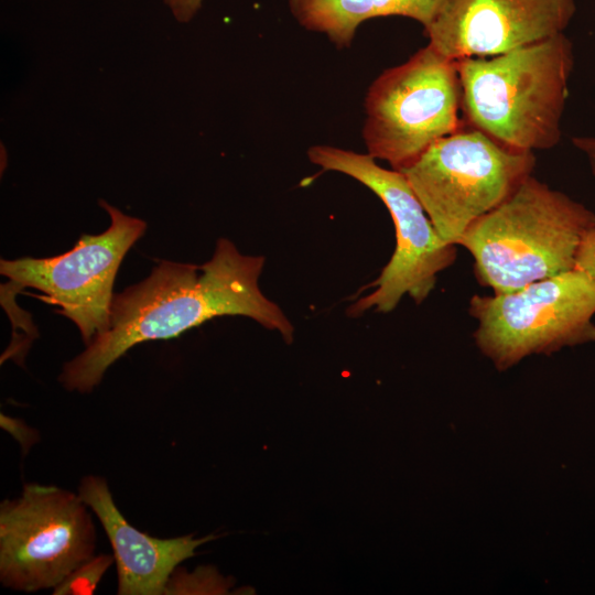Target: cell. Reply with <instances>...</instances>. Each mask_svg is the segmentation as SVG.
Wrapping results in <instances>:
<instances>
[{
  "instance_id": "obj_6",
  "label": "cell",
  "mask_w": 595,
  "mask_h": 595,
  "mask_svg": "<svg viewBox=\"0 0 595 595\" xmlns=\"http://www.w3.org/2000/svg\"><path fill=\"white\" fill-rule=\"evenodd\" d=\"M468 313L476 346L505 371L530 355L595 342V280L575 268L512 292L475 294Z\"/></svg>"
},
{
  "instance_id": "obj_14",
  "label": "cell",
  "mask_w": 595,
  "mask_h": 595,
  "mask_svg": "<svg viewBox=\"0 0 595 595\" xmlns=\"http://www.w3.org/2000/svg\"><path fill=\"white\" fill-rule=\"evenodd\" d=\"M229 584L218 574L202 569L191 574L184 570H176L171 574L164 594H202V593H225Z\"/></svg>"
},
{
  "instance_id": "obj_8",
  "label": "cell",
  "mask_w": 595,
  "mask_h": 595,
  "mask_svg": "<svg viewBox=\"0 0 595 595\" xmlns=\"http://www.w3.org/2000/svg\"><path fill=\"white\" fill-rule=\"evenodd\" d=\"M110 225L101 234L82 235L74 247L55 257L0 261V273L9 279L1 284V304L24 288L58 306L56 313L69 318L79 329L85 346L110 325L113 282L121 261L143 236L147 223L128 216L105 201Z\"/></svg>"
},
{
  "instance_id": "obj_9",
  "label": "cell",
  "mask_w": 595,
  "mask_h": 595,
  "mask_svg": "<svg viewBox=\"0 0 595 595\" xmlns=\"http://www.w3.org/2000/svg\"><path fill=\"white\" fill-rule=\"evenodd\" d=\"M80 496L53 485L25 484L0 504V582L13 591L57 586L94 556L96 530Z\"/></svg>"
},
{
  "instance_id": "obj_3",
  "label": "cell",
  "mask_w": 595,
  "mask_h": 595,
  "mask_svg": "<svg viewBox=\"0 0 595 595\" xmlns=\"http://www.w3.org/2000/svg\"><path fill=\"white\" fill-rule=\"evenodd\" d=\"M593 228L595 212L530 175L474 221L458 246L473 257L477 281L501 294L575 269Z\"/></svg>"
},
{
  "instance_id": "obj_5",
  "label": "cell",
  "mask_w": 595,
  "mask_h": 595,
  "mask_svg": "<svg viewBox=\"0 0 595 595\" xmlns=\"http://www.w3.org/2000/svg\"><path fill=\"white\" fill-rule=\"evenodd\" d=\"M534 166L533 152L463 125L401 172L441 238L458 246L469 226L510 196Z\"/></svg>"
},
{
  "instance_id": "obj_11",
  "label": "cell",
  "mask_w": 595,
  "mask_h": 595,
  "mask_svg": "<svg viewBox=\"0 0 595 595\" xmlns=\"http://www.w3.org/2000/svg\"><path fill=\"white\" fill-rule=\"evenodd\" d=\"M78 495L97 516L111 543L118 572L119 595H161L177 565L215 539L192 534L159 539L132 527L117 508L106 480L86 476Z\"/></svg>"
},
{
  "instance_id": "obj_7",
  "label": "cell",
  "mask_w": 595,
  "mask_h": 595,
  "mask_svg": "<svg viewBox=\"0 0 595 595\" xmlns=\"http://www.w3.org/2000/svg\"><path fill=\"white\" fill-rule=\"evenodd\" d=\"M309 160L325 171L343 173L374 192L387 207L396 230V248L371 291L353 303L347 313L358 316L368 310L393 311L404 295L422 303L435 286L437 274L456 259V246L445 242L405 175L380 166L368 153L332 145H312Z\"/></svg>"
},
{
  "instance_id": "obj_16",
  "label": "cell",
  "mask_w": 595,
  "mask_h": 595,
  "mask_svg": "<svg viewBox=\"0 0 595 595\" xmlns=\"http://www.w3.org/2000/svg\"><path fill=\"white\" fill-rule=\"evenodd\" d=\"M178 22H188L198 12L203 0H163Z\"/></svg>"
},
{
  "instance_id": "obj_12",
  "label": "cell",
  "mask_w": 595,
  "mask_h": 595,
  "mask_svg": "<svg viewBox=\"0 0 595 595\" xmlns=\"http://www.w3.org/2000/svg\"><path fill=\"white\" fill-rule=\"evenodd\" d=\"M444 0H289L292 15L306 30L325 34L337 47L350 46L357 28L379 17H405L426 29Z\"/></svg>"
},
{
  "instance_id": "obj_2",
  "label": "cell",
  "mask_w": 595,
  "mask_h": 595,
  "mask_svg": "<svg viewBox=\"0 0 595 595\" xmlns=\"http://www.w3.org/2000/svg\"><path fill=\"white\" fill-rule=\"evenodd\" d=\"M456 62L466 127L520 151L549 150L560 142L575 63L565 33L498 55Z\"/></svg>"
},
{
  "instance_id": "obj_17",
  "label": "cell",
  "mask_w": 595,
  "mask_h": 595,
  "mask_svg": "<svg viewBox=\"0 0 595 595\" xmlns=\"http://www.w3.org/2000/svg\"><path fill=\"white\" fill-rule=\"evenodd\" d=\"M572 144L584 154L589 165L591 172L595 177V137L575 136L571 139Z\"/></svg>"
},
{
  "instance_id": "obj_4",
  "label": "cell",
  "mask_w": 595,
  "mask_h": 595,
  "mask_svg": "<svg viewBox=\"0 0 595 595\" xmlns=\"http://www.w3.org/2000/svg\"><path fill=\"white\" fill-rule=\"evenodd\" d=\"M463 125L457 62L429 43L404 63L385 69L367 90V153L393 170H405Z\"/></svg>"
},
{
  "instance_id": "obj_15",
  "label": "cell",
  "mask_w": 595,
  "mask_h": 595,
  "mask_svg": "<svg viewBox=\"0 0 595 595\" xmlns=\"http://www.w3.org/2000/svg\"><path fill=\"white\" fill-rule=\"evenodd\" d=\"M575 268L595 280V228L584 236L577 251Z\"/></svg>"
},
{
  "instance_id": "obj_10",
  "label": "cell",
  "mask_w": 595,
  "mask_h": 595,
  "mask_svg": "<svg viewBox=\"0 0 595 595\" xmlns=\"http://www.w3.org/2000/svg\"><path fill=\"white\" fill-rule=\"evenodd\" d=\"M576 0H444L424 29L452 60L488 57L564 33Z\"/></svg>"
},
{
  "instance_id": "obj_13",
  "label": "cell",
  "mask_w": 595,
  "mask_h": 595,
  "mask_svg": "<svg viewBox=\"0 0 595 595\" xmlns=\"http://www.w3.org/2000/svg\"><path fill=\"white\" fill-rule=\"evenodd\" d=\"M115 561L113 555L100 554L76 567L57 586L53 588L54 595H89L94 594L102 575Z\"/></svg>"
},
{
  "instance_id": "obj_1",
  "label": "cell",
  "mask_w": 595,
  "mask_h": 595,
  "mask_svg": "<svg viewBox=\"0 0 595 595\" xmlns=\"http://www.w3.org/2000/svg\"><path fill=\"white\" fill-rule=\"evenodd\" d=\"M263 266L264 257L244 255L226 238L202 266L159 261L148 278L113 295L109 328L64 365L60 382L90 392L134 345L178 336L218 316L249 317L291 343L292 323L259 288Z\"/></svg>"
}]
</instances>
